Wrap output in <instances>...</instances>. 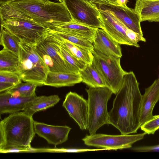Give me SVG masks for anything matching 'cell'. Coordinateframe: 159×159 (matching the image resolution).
Listing matches in <instances>:
<instances>
[{"label": "cell", "mask_w": 159, "mask_h": 159, "mask_svg": "<svg viewBox=\"0 0 159 159\" xmlns=\"http://www.w3.org/2000/svg\"><path fill=\"white\" fill-rule=\"evenodd\" d=\"M19 65L18 55L3 48L0 51V71L17 73Z\"/></svg>", "instance_id": "cb8c5ba5"}, {"label": "cell", "mask_w": 159, "mask_h": 159, "mask_svg": "<svg viewBox=\"0 0 159 159\" xmlns=\"http://www.w3.org/2000/svg\"><path fill=\"white\" fill-rule=\"evenodd\" d=\"M35 47L49 71L72 73L68 68L64 59L52 42L46 38Z\"/></svg>", "instance_id": "7c38bea8"}, {"label": "cell", "mask_w": 159, "mask_h": 159, "mask_svg": "<svg viewBox=\"0 0 159 159\" xmlns=\"http://www.w3.org/2000/svg\"><path fill=\"white\" fill-rule=\"evenodd\" d=\"M140 128L147 134H154L159 129V115L153 116L151 119L142 125Z\"/></svg>", "instance_id": "f546056e"}, {"label": "cell", "mask_w": 159, "mask_h": 159, "mask_svg": "<svg viewBox=\"0 0 159 159\" xmlns=\"http://www.w3.org/2000/svg\"><path fill=\"white\" fill-rule=\"evenodd\" d=\"M49 28L87 39L93 43L98 29L78 23L73 20L69 22L56 23Z\"/></svg>", "instance_id": "e0dca14e"}, {"label": "cell", "mask_w": 159, "mask_h": 159, "mask_svg": "<svg viewBox=\"0 0 159 159\" xmlns=\"http://www.w3.org/2000/svg\"><path fill=\"white\" fill-rule=\"evenodd\" d=\"M90 2H95L97 3H102L108 2L107 0H87Z\"/></svg>", "instance_id": "836d02e7"}, {"label": "cell", "mask_w": 159, "mask_h": 159, "mask_svg": "<svg viewBox=\"0 0 159 159\" xmlns=\"http://www.w3.org/2000/svg\"><path fill=\"white\" fill-rule=\"evenodd\" d=\"M2 5L47 28H51L56 23L73 21L65 3L49 0H19Z\"/></svg>", "instance_id": "3957f363"}, {"label": "cell", "mask_w": 159, "mask_h": 159, "mask_svg": "<svg viewBox=\"0 0 159 159\" xmlns=\"http://www.w3.org/2000/svg\"><path fill=\"white\" fill-rule=\"evenodd\" d=\"M107 2L112 4L118 5V0H107Z\"/></svg>", "instance_id": "e575fe53"}, {"label": "cell", "mask_w": 159, "mask_h": 159, "mask_svg": "<svg viewBox=\"0 0 159 159\" xmlns=\"http://www.w3.org/2000/svg\"><path fill=\"white\" fill-rule=\"evenodd\" d=\"M104 30L120 44L139 47L133 42L129 36L131 30L128 29L110 11L99 9Z\"/></svg>", "instance_id": "30bf717a"}, {"label": "cell", "mask_w": 159, "mask_h": 159, "mask_svg": "<svg viewBox=\"0 0 159 159\" xmlns=\"http://www.w3.org/2000/svg\"><path fill=\"white\" fill-rule=\"evenodd\" d=\"M62 106L81 129H87L88 115L87 100L76 93L70 91L66 94Z\"/></svg>", "instance_id": "8fae6325"}, {"label": "cell", "mask_w": 159, "mask_h": 159, "mask_svg": "<svg viewBox=\"0 0 159 159\" xmlns=\"http://www.w3.org/2000/svg\"><path fill=\"white\" fill-rule=\"evenodd\" d=\"M39 86L36 84L26 82H21L7 90L14 95L24 97H32L36 96L35 91L36 87Z\"/></svg>", "instance_id": "83f0119b"}, {"label": "cell", "mask_w": 159, "mask_h": 159, "mask_svg": "<svg viewBox=\"0 0 159 159\" xmlns=\"http://www.w3.org/2000/svg\"><path fill=\"white\" fill-rule=\"evenodd\" d=\"M80 74L82 82L90 87H107L103 78L92 64H87Z\"/></svg>", "instance_id": "603a6c76"}, {"label": "cell", "mask_w": 159, "mask_h": 159, "mask_svg": "<svg viewBox=\"0 0 159 159\" xmlns=\"http://www.w3.org/2000/svg\"><path fill=\"white\" fill-rule=\"evenodd\" d=\"M20 40L6 29L1 26L0 44L3 48L19 55Z\"/></svg>", "instance_id": "4316f807"}, {"label": "cell", "mask_w": 159, "mask_h": 159, "mask_svg": "<svg viewBox=\"0 0 159 159\" xmlns=\"http://www.w3.org/2000/svg\"><path fill=\"white\" fill-rule=\"evenodd\" d=\"M86 90L88 94L87 129L90 135H92L103 125L108 124L107 103L113 93L107 87H90Z\"/></svg>", "instance_id": "5b68a950"}, {"label": "cell", "mask_w": 159, "mask_h": 159, "mask_svg": "<svg viewBox=\"0 0 159 159\" xmlns=\"http://www.w3.org/2000/svg\"><path fill=\"white\" fill-rule=\"evenodd\" d=\"M92 53V64L103 78L107 87L116 94L121 87L124 76L127 72L121 66L120 58L107 56L94 51Z\"/></svg>", "instance_id": "8992f818"}, {"label": "cell", "mask_w": 159, "mask_h": 159, "mask_svg": "<svg viewBox=\"0 0 159 159\" xmlns=\"http://www.w3.org/2000/svg\"><path fill=\"white\" fill-rule=\"evenodd\" d=\"M60 2L64 3H65V0H58Z\"/></svg>", "instance_id": "d590c367"}, {"label": "cell", "mask_w": 159, "mask_h": 159, "mask_svg": "<svg viewBox=\"0 0 159 159\" xmlns=\"http://www.w3.org/2000/svg\"><path fill=\"white\" fill-rule=\"evenodd\" d=\"M48 30L71 43L90 51L94 52L93 43L89 40L72 34L52 30L47 28Z\"/></svg>", "instance_id": "484cf974"}, {"label": "cell", "mask_w": 159, "mask_h": 159, "mask_svg": "<svg viewBox=\"0 0 159 159\" xmlns=\"http://www.w3.org/2000/svg\"><path fill=\"white\" fill-rule=\"evenodd\" d=\"M33 116L24 111L10 114L0 122V152L32 149L36 133Z\"/></svg>", "instance_id": "7a4b0ae2"}, {"label": "cell", "mask_w": 159, "mask_h": 159, "mask_svg": "<svg viewBox=\"0 0 159 159\" xmlns=\"http://www.w3.org/2000/svg\"><path fill=\"white\" fill-rule=\"evenodd\" d=\"M146 134L144 132L137 134L120 135L95 134L87 135L82 140L88 146L117 150L131 148L134 143L142 139Z\"/></svg>", "instance_id": "ba28073f"}, {"label": "cell", "mask_w": 159, "mask_h": 159, "mask_svg": "<svg viewBox=\"0 0 159 159\" xmlns=\"http://www.w3.org/2000/svg\"><path fill=\"white\" fill-rule=\"evenodd\" d=\"M19 0H0V5L7 4L10 2Z\"/></svg>", "instance_id": "d6a6232c"}, {"label": "cell", "mask_w": 159, "mask_h": 159, "mask_svg": "<svg viewBox=\"0 0 159 159\" xmlns=\"http://www.w3.org/2000/svg\"><path fill=\"white\" fill-rule=\"evenodd\" d=\"M33 97H24L14 95L6 91L0 94V115L11 114L23 110L26 103Z\"/></svg>", "instance_id": "d6986e66"}, {"label": "cell", "mask_w": 159, "mask_h": 159, "mask_svg": "<svg viewBox=\"0 0 159 159\" xmlns=\"http://www.w3.org/2000/svg\"><path fill=\"white\" fill-rule=\"evenodd\" d=\"M134 9L141 22H159V0H136Z\"/></svg>", "instance_id": "ffe728a7"}, {"label": "cell", "mask_w": 159, "mask_h": 159, "mask_svg": "<svg viewBox=\"0 0 159 159\" xmlns=\"http://www.w3.org/2000/svg\"><path fill=\"white\" fill-rule=\"evenodd\" d=\"M34 126L36 134L55 146L67 140L71 129L66 125H51L36 121L34 122Z\"/></svg>", "instance_id": "5bb4252c"}, {"label": "cell", "mask_w": 159, "mask_h": 159, "mask_svg": "<svg viewBox=\"0 0 159 159\" xmlns=\"http://www.w3.org/2000/svg\"><path fill=\"white\" fill-rule=\"evenodd\" d=\"M73 20L90 27L103 29L98 9L87 0H65Z\"/></svg>", "instance_id": "9c48e42d"}, {"label": "cell", "mask_w": 159, "mask_h": 159, "mask_svg": "<svg viewBox=\"0 0 159 159\" xmlns=\"http://www.w3.org/2000/svg\"><path fill=\"white\" fill-rule=\"evenodd\" d=\"M60 100L57 95L33 97L25 104L23 109L27 114L32 116L36 112L55 106Z\"/></svg>", "instance_id": "7402d4cb"}, {"label": "cell", "mask_w": 159, "mask_h": 159, "mask_svg": "<svg viewBox=\"0 0 159 159\" xmlns=\"http://www.w3.org/2000/svg\"><path fill=\"white\" fill-rule=\"evenodd\" d=\"M108 112V124L113 126L122 134L137 132L140 127L139 110L142 95L134 73L126 72L121 87Z\"/></svg>", "instance_id": "6da1fadb"}, {"label": "cell", "mask_w": 159, "mask_h": 159, "mask_svg": "<svg viewBox=\"0 0 159 159\" xmlns=\"http://www.w3.org/2000/svg\"><path fill=\"white\" fill-rule=\"evenodd\" d=\"M128 2V0H118V5L120 6L127 7V3Z\"/></svg>", "instance_id": "1f68e13d"}, {"label": "cell", "mask_w": 159, "mask_h": 159, "mask_svg": "<svg viewBox=\"0 0 159 159\" xmlns=\"http://www.w3.org/2000/svg\"><path fill=\"white\" fill-rule=\"evenodd\" d=\"M91 2L99 9L110 11L128 29L143 35L140 16L134 9L112 4L108 2Z\"/></svg>", "instance_id": "4fadbf2b"}, {"label": "cell", "mask_w": 159, "mask_h": 159, "mask_svg": "<svg viewBox=\"0 0 159 159\" xmlns=\"http://www.w3.org/2000/svg\"><path fill=\"white\" fill-rule=\"evenodd\" d=\"M81 82H82V80L80 73L49 71L44 85L58 88L72 86Z\"/></svg>", "instance_id": "44dd1931"}, {"label": "cell", "mask_w": 159, "mask_h": 159, "mask_svg": "<svg viewBox=\"0 0 159 159\" xmlns=\"http://www.w3.org/2000/svg\"><path fill=\"white\" fill-rule=\"evenodd\" d=\"M18 75L15 73L0 71V92L7 91L21 82Z\"/></svg>", "instance_id": "f1b7e54d"}, {"label": "cell", "mask_w": 159, "mask_h": 159, "mask_svg": "<svg viewBox=\"0 0 159 159\" xmlns=\"http://www.w3.org/2000/svg\"><path fill=\"white\" fill-rule=\"evenodd\" d=\"M159 101V78L145 88V93L142 95L139 110L141 126L153 117V110Z\"/></svg>", "instance_id": "9a60e30c"}, {"label": "cell", "mask_w": 159, "mask_h": 159, "mask_svg": "<svg viewBox=\"0 0 159 159\" xmlns=\"http://www.w3.org/2000/svg\"><path fill=\"white\" fill-rule=\"evenodd\" d=\"M1 26L22 41L35 46L46 37L47 27L34 22L19 18L7 19Z\"/></svg>", "instance_id": "52a82bcc"}, {"label": "cell", "mask_w": 159, "mask_h": 159, "mask_svg": "<svg viewBox=\"0 0 159 159\" xmlns=\"http://www.w3.org/2000/svg\"><path fill=\"white\" fill-rule=\"evenodd\" d=\"M93 45L96 52L109 57L121 58L122 56L120 44L103 29L97 30Z\"/></svg>", "instance_id": "2e32d148"}, {"label": "cell", "mask_w": 159, "mask_h": 159, "mask_svg": "<svg viewBox=\"0 0 159 159\" xmlns=\"http://www.w3.org/2000/svg\"><path fill=\"white\" fill-rule=\"evenodd\" d=\"M46 38L49 40L60 44L72 55L87 64H92V53L90 51L75 45L48 30H46Z\"/></svg>", "instance_id": "ac0fdd59"}, {"label": "cell", "mask_w": 159, "mask_h": 159, "mask_svg": "<svg viewBox=\"0 0 159 159\" xmlns=\"http://www.w3.org/2000/svg\"><path fill=\"white\" fill-rule=\"evenodd\" d=\"M19 65L17 74L22 80L44 85L49 71L44 62L37 52L35 47L26 42H19Z\"/></svg>", "instance_id": "277c9868"}, {"label": "cell", "mask_w": 159, "mask_h": 159, "mask_svg": "<svg viewBox=\"0 0 159 159\" xmlns=\"http://www.w3.org/2000/svg\"><path fill=\"white\" fill-rule=\"evenodd\" d=\"M51 41L54 44L56 48L64 59L68 68L71 72L80 73L81 70L86 67L87 64L84 61L72 55L60 44Z\"/></svg>", "instance_id": "d4e9b609"}, {"label": "cell", "mask_w": 159, "mask_h": 159, "mask_svg": "<svg viewBox=\"0 0 159 159\" xmlns=\"http://www.w3.org/2000/svg\"><path fill=\"white\" fill-rule=\"evenodd\" d=\"M133 151L138 152H159V144L152 146H138L132 148Z\"/></svg>", "instance_id": "4dcf8cb0"}]
</instances>
